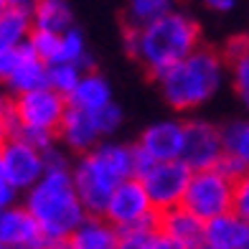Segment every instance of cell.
Segmentation results:
<instances>
[{"label":"cell","mask_w":249,"mask_h":249,"mask_svg":"<svg viewBox=\"0 0 249 249\" xmlns=\"http://www.w3.org/2000/svg\"><path fill=\"white\" fill-rule=\"evenodd\" d=\"M127 53L138 61L150 76L165 74L171 66L191 56L201 43V23L186 13V10H173L163 16L160 20L140 28H127Z\"/></svg>","instance_id":"6da1fadb"},{"label":"cell","mask_w":249,"mask_h":249,"mask_svg":"<svg viewBox=\"0 0 249 249\" xmlns=\"http://www.w3.org/2000/svg\"><path fill=\"white\" fill-rule=\"evenodd\" d=\"M229 64L219 49L198 46L183 61L155 79L165 105L173 112H196L221 92Z\"/></svg>","instance_id":"7a4b0ae2"},{"label":"cell","mask_w":249,"mask_h":249,"mask_svg":"<svg viewBox=\"0 0 249 249\" xmlns=\"http://www.w3.org/2000/svg\"><path fill=\"white\" fill-rule=\"evenodd\" d=\"M71 178L87 213L102 216L117 186L135 178V145L120 140L99 142L94 150L76 158Z\"/></svg>","instance_id":"3957f363"},{"label":"cell","mask_w":249,"mask_h":249,"mask_svg":"<svg viewBox=\"0 0 249 249\" xmlns=\"http://www.w3.org/2000/svg\"><path fill=\"white\" fill-rule=\"evenodd\" d=\"M23 206L38 224L43 236L53 244L66 242L76 231V226L89 216L76 194L71 168L46 171L38 183L23 194Z\"/></svg>","instance_id":"277c9868"},{"label":"cell","mask_w":249,"mask_h":249,"mask_svg":"<svg viewBox=\"0 0 249 249\" xmlns=\"http://www.w3.org/2000/svg\"><path fill=\"white\" fill-rule=\"evenodd\" d=\"M122 124H124V109L117 102H112L109 107L99 112L69 107L59 127V140L64 145V150L84 155L89 150H94L99 142L112 140L122 130Z\"/></svg>","instance_id":"5b68a950"},{"label":"cell","mask_w":249,"mask_h":249,"mask_svg":"<svg viewBox=\"0 0 249 249\" xmlns=\"http://www.w3.org/2000/svg\"><path fill=\"white\" fill-rule=\"evenodd\" d=\"M234 188H236V180L229 178L224 171H219V168L194 171L180 206L188 209L194 216H198L206 224L211 219L234 211Z\"/></svg>","instance_id":"8992f818"},{"label":"cell","mask_w":249,"mask_h":249,"mask_svg":"<svg viewBox=\"0 0 249 249\" xmlns=\"http://www.w3.org/2000/svg\"><path fill=\"white\" fill-rule=\"evenodd\" d=\"M66 109H69L66 97L53 92L51 87L13 97L16 132H46V135H56L59 138V127L64 122Z\"/></svg>","instance_id":"52a82bcc"},{"label":"cell","mask_w":249,"mask_h":249,"mask_svg":"<svg viewBox=\"0 0 249 249\" xmlns=\"http://www.w3.org/2000/svg\"><path fill=\"white\" fill-rule=\"evenodd\" d=\"M102 216L115 226L117 231L138 229V226L158 229V211H155L145 186L138 178H130L122 186H117V191L109 196V203Z\"/></svg>","instance_id":"ba28073f"},{"label":"cell","mask_w":249,"mask_h":249,"mask_svg":"<svg viewBox=\"0 0 249 249\" xmlns=\"http://www.w3.org/2000/svg\"><path fill=\"white\" fill-rule=\"evenodd\" d=\"M0 173L8 178L18 194H26L33 188L46 173V155L36 145L26 142L18 135H10L3 142V155H0Z\"/></svg>","instance_id":"9c48e42d"},{"label":"cell","mask_w":249,"mask_h":249,"mask_svg":"<svg viewBox=\"0 0 249 249\" xmlns=\"http://www.w3.org/2000/svg\"><path fill=\"white\" fill-rule=\"evenodd\" d=\"M191 168L183 160H171V163H155L148 173L140 178L148 196L153 201L155 211H168L183 203L186 188L191 183Z\"/></svg>","instance_id":"30bf717a"},{"label":"cell","mask_w":249,"mask_h":249,"mask_svg":"<svg viewBox=\"0 0 249 249\" xmlns=\"http://www.w3.org/2000/svg\"><path fill=\"white\" fill-rule=\"evenodd\" d=\"M224 158V138L221 127L213 124L211 120H186V135H183V160L191 171H206V168H216Z\"/></svg>","instance_id":"8fae6325"},{"label":"cell","mask_w":249,"mask_h":249,"mask_svg":"<svg viewBox=\"0 0 249 249\" xmlns=\"http://www.w3.org/2000/svg\"><path fill=\"white\" fill-rule=\"evenodd\" d=\"M183 135H186V120L178 117H163L150 122L140 132L135 148L145 153L153 163H171L180 160L183 153Z\"/></svg>","instance_id":"7c38bea8"},{"label":"cell","mask_w":249,"mask_h":249,"mask_svg":"<svg viewBox=\"0 0 249 249\" xmlns=\"http://www.w3.org/2000/svg\"><path fill=\"white\" fill-rule=\"evenodd\" d=\"M0 244L8 249H53V242L43 236L23 203H16L0 213Z\"/></svg>","instance_id":"4fadbf2b"},{"label":"cell","mask_w":249,"mask_h":249,"mask_svg":"<svg viewBox=\"0 0 249 249\" xmlns=\"http://www.w3.org/2000/svg\"><path fill=\"white\" fill-rule=\"evenodd\" d=\"M203 229H206V224L183 206H176V209L158 213V231L171 236L183 249H194V247L203 244Z\"/></svg>","instance_id":"5bb4252c"},{"label":"cell","mask_w":249,"mask_h":249,"mask_svg":"<svg viewBox=\"0 0 249 249\" xmlns=\"http://www.w3.org/2000/svg\"><path fill=\"white\" fill-rule=\"evenodd\" d=\"M203 242L216 249H249V219L236 211L211 219L203 229Z\"/></svg>","instance_id":"9a60e30c"},{"label":"cell","mask_w":249,"mask_h":249,"mask_svg":"<svg viewBox=\"0 0 249 249\" xmlns=\"http://www.w3.org/2000/svg\"><path fill=\"white\" fill-rule=\"evenodd\" d=\"M66 102H69V107H76V109L99 112L115 102V92H112V84L105 74L89 69L82 74L76 89L66 97Z\"/></svg>","instance_id":"2e32d148"},{"label":"cell","mask_w":249,"mask_h":249,"mask_svg":"<svg viewBox=\"0 0 249 249\" xmlns=\"http://www.w3.org/2000/svg\"><path fill=\"white\" fill-rule=\"evenodd\" d=\"M120 231L105 216H87L66 239L69 249H117Z\"/></svg>","instance_id":"e0dca14e"},{"label":"cell","mask_w":249,"mask_h":249,"mask_svg":"<svg viewBox=\"0 0 249 249\" xmlns=\"http://www.w3.org/2000/svg\"><path fill=\"white\" fill-rule=\"evenodd\" d=\"M5 87L13 97H20V94H28V92L49 87V64H43L28 46V53L23 56V61L16 66V71L8 76Z\"/></svg>","instance_id":"ac0fdd59"},{"label":"cell","mask_w":249,"mask_h":249,"mask_svg":"<svg viewBox=\"0 0 249 249\" xmlns=\"http://www.w3.org/2000/svg\"><path fill=\"white\" fill-rule=\"evenodd\" d=\"M33 31L46 33H66L74 28V10L66 0H38L31 13Z\"/></svg>","instance_id":"d6986e66"},{"label":"cell","mask_w":249,"mask_h":249,"mask_svg":"<svg viewBox=\"0 0 249 249\" xmlns=\"http://www.w3.org/2000/svg\"><path fill=\"white\" fill-rule=\"evenodd\" d=\"M31 31H33L31 16L8 8L5 13L0 16V53L13 51L18 46H23V43H28Z\"/></svg>","instance_id":"ffe728a7"},{"label":"cell","mask_w":249,"mask_h":249,"mask_svg":"<svg viewBox=\"0 0 249 249\" xmlns=\"http://www.w3.org/2000/svg\"><path fill=\"white\" fill-rule=\"evenodd\" d=\"M178 0H127L124 5V18H127V28H140L160 20L163 16L173 13L178 8Z\"/></svg>","instance_id":"44dd1931"},{"label":"cell","mask_w":249,"mask_h":249,"mask_svg":"<svg viewBox=\"0 0 249 249\" xmlns=\"http://www.w3.org/2000/svg\"><path fill=\"white\" fill-rule=\"evenodd\" d=\"M53 64H76L84 71L92 69V53L87 49V38L76 26L59 36V51H56Z\"/></svg>","instance_id":"7402d4cb"},{"label":"cell","mask_w":249,"mask_h":249,"mask_svg":"<svg viewBox=\"0 0 249 249\" xmlns=\"http://www.w3.org/2000/svg\"><path fill=\"white\" fill-rule=\"evenodd\" d=\"M221 138H224V155L239 160L249 171V117L226 122L221 127Z\"/></svg>","instance_id":"603a6c76"},{"label":"cell","mask_w":249,"mask_h":249,"mask_svg":"<svg viewBox=\"0 0 249 249\" xmlns=\"http://www.w3.org/2000/svg\"><path fill=\"white\" fill-rule=\"evenodd\" d=\"M84 69L76 64H49V87L53 92H59L61 97H69L76 89Z\"/></svg>","instance_id":"cb8c5ba5"},{"label":"cell","mask_w":249,"mask_h":249,"mask_svg":"<svg viewBox=\"0 0 249 249\" xmlns=\"http://www.w3.org/2000/svg\"><path fill=\"white\" fill-rule=\"evenodd\" d=\"M59 36H61V33L31 31L28 46H31V51L36 53L43 64H53L56 61V51H59Z\"/></svg>","instance_id":"d4e9b609"},{"label":"cell","mask_w":249,"mask_h":249,"mask_svg":"<svg viewBox=\"0 0 249 249\" xmlns=\"http://www.w3.org/2000/svg\"><path fill=\"white\" fill-rule=\"evenodd\" d=\"M229 76H231V89H234L236 99L249 112V53L229 64Z\"/></svg>","instance_id":"484cf974"},{"label":"cell","mask_w":249,"mask_h":249,"mask_svg":"<svg viewBox=\"0 0 249 249\" xmlns=\"http://www.w3.org/2000/svg\"><path fill=\"white\" fill-rule=\"evenodd\" d=\"M158 229H150V226H138V229H124L120 231L117 239V249H145L148 242L153 239V234Z\"/></svg>","instance_id":"4316f807"},{"label":"cell","mask_w":249,"mask_h":249,"mask_svg":"<svg viewBox=\"0 0 249 249\" xmlns=\"http://www.w3.org/2000/svg\"><path fill=\"white\" fill-rule=\"evenodd\" d=\"M16 132V112H13V97L0 92V138H10Z\"/></svg>","instance_id":"83f0119b"},{"label":"cell","mask_w":249,"mask_h":249,"mask_svg":"<svg viewBox=\"0 0 249 249\" xmlns=\"http://www.w3.org/2000/svg\"><path fill=\"white\" fill-rule=\"evenodd\" d=\"M26 53H28V43H23V46H18V49H13V51L0 53V84L8 82V76L16 71V66L23 61Z\"/></svg>","instance_id":"f1b7e54d"},{"label":"cell","mask_w":249,"mask_h":249,"mask_svg":"<svg viewBox=\"0 0 249 249\" xmlns=\"http://www.w3.org/2000/svg\"><path fill=\"white\" fill-rule=\"evenodd\" d=\"M247 53H249V33H239V36L226 38L224 49H221V56L226 59V64L242 59V56H247Z\"/></svg>","instance_id":"f546056e"},{"label":"cell","mask_w":249,"mask_h":249,"mask_svg":"<svg viewBox=\"0 0 249 249\" xmlns=\"http://www.w3.org/2000/svg\"><path fill=\"white\" fill-rule=\"evenodd\" d=\"M234 211L239 216L249 219V171L236 180V188H234Z\"/></svg>","instance_id":"4dcf8cb0"},{"label":"cell","mask_w":249,"mask_h":249,"mask_svg":"<svg viewBox=\"0 0 249 249\" xmlns=\"http://www.w3.org/2000/svg\"><path fill=\"white\" fill-rule=\"evenodd\" d=\"M16 203H18V191L8 183V178L3 173H0V213L10 206H16Z\"/></svg>","instance_id":"1f68e13d"},{"label":"cell","mask_w":249,"mask_h":249,"mask_svg":"<svg viewBox=\"0 0 249 249\" xmlns=\"http://www.w3.org/2000/svg\"><path fill=\"white\" fill-rule=\"evenodd\" d=\"M198 3L206 10H211V13H231L242 0H198Z\"/></svg>","instance_id":"d6a6232c"},{"label":"cell","mask_w":249,"mask_h":249,"mask_svg":"<svg viewBox=\"0 0 249 249\" xmlns=\"http://www.w3.org/2000/svg\"><path fill=\"white\" fill-rule=\"evenodd\" d=\"M145 249H183V247L176 244L171 236H165L163 231H155V234H153V239L148 242V247H145Z\"/></svg>","instance_id":"836d02e7"},{"label":"cell","mask_w":249,"mask_h":249,"mask_svg":"<svg viewBox=\"0 0 249 249\" xmlns=\"http://www.w3.org/2000/svg\"><path fill=\"white\" fill-rule=\"evenodd\" d=\"M36 3H38V0H10V3H8V8L20 10V13L31 16V13H33V8H36Z\"/></svg>","instance_id":"e575fe53"},{"label":"cell","mask_w":249,"mask_h":249,"mask_svg":"<svg viewBox=\"0 0 249 249\" xmlns=\"http://www.w3.org/2000/svg\"><path fill=\"white\" fill-rule=\"evenodd\" d=\"M8 3H10V0H0V16H3L5 10H8Z\"/></svg>","instance_id":"d590c367"},{"label":"cell","mask_w":249,"mask_h":249,"mask_svg":"<svg viewBox=\"0 0 249 249\" xmlns=\"http://www.w3.org/2000/svg\"><path fill=\"white\" fill-rule=\"evenodd\" d=\"M194 249H216V247H211V244L203 242V244H198V247H194Z\"/></svg>","instance_id":"8d00e7d4"},{"label":"cell","mask_w":249,"mask_h":249,"mask_svg":"<svg viewBox=\"0 0 249 249\" xmlns=\"http://www.w3.org/2000/svg\"><path fill=\"white\" fill-rule=\"evenodd\" d=\"M3 142H5V140H3V138H0V155H3Z\"/></svg>","instance_id":"74e56055"},{"label":"cell","mask_w":249,"mask_h":249,"mask_svg":"<svg viewBox=\"0 0 249 249\" xmlns=\"http://www.w3.org/2000/svg\"><path fill=\"white\" fill-rule=\"evenodd\" d=\"M0 249H8V247H5V244H0Z\"/></svg>","instance_id":"f35d334b"}]
</instances>
